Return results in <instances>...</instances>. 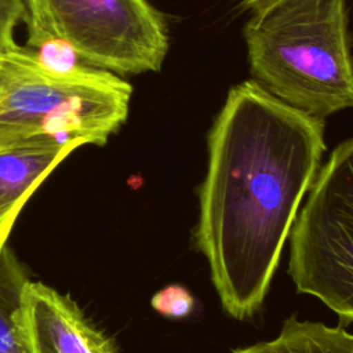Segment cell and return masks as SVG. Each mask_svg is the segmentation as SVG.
Wrapping results in <instances>:
<instances>
[{
    "label": "cell",
    "mask_w": 353,
    "mask_h": 353,
    "mask_svg": "<svg viewBox=\"0 0 353 353\" xmlns=\"http://www.w3.org/2000/svg\"><path fill=\"white\" fill-rule=\"evenodd\" d=\"M324 119L255 80L232 87L208 132L194 245L223 310L244 320L262 306L325 150Z\"/></svg>",
    "instance_id": "6da1fadb"
},
{
    "label": "cell",
    "mask_w": 353,
    "mask_h": 353,
    "mask_svg": "<svg viewBox=\"0 0 353 353\" xmlns=\"http://www.w3.org/2000/svg\"><path fill=\"white\" fill-rule=\"evenodd\" d=\"M243 36L254 80L280 101L321 119L353 106L346 0H274Z\"/></svg>",
    "instance_id": "7a4b0ae2"
},
{
    "label": "cell",
    "mask_w": 353,
    "mask_h": 353,
    "mask_svg": "<svg viewBox=\"0 0 353 353\" xmlns=\"http://www.w3.org/2000/svg\"><path fill=\"white\" fill-rule=\"evenodd\" d=\"M132 85L95 66L44 68L15 46L0 62V150L33 141L103 145L127 120Z\"/></svg>",
    "instance_id": "3957f363"
},
{
    "label": "cell",
    "mask_w": 353,
    "mask_h": 353,
    "mask_svg": "<svg viewBox=\"0 0 353 353\" xmlns=\"http://www.w3.org/2000/svg\"><path fill=\"white\" fill-rule=\"evenodd\" d=\"M23 6L29 48L57 39L87 65L116 74L163 66L168 30L149 0H23Z\"/></svg>",
    "instance_id": "277c9868"
},
{
    "label": "cell",
    "mask_w": 353,
    "mask_h": 353,
    "mask_svg": "<svg viewBox=\"0 0 353 353\" xmlns=\"http://www.w3.org/2000/svg\"><path fill=\"white\" fill-rule=\"evenodd\" d=\"M288 273L299 292L353 321V138L317 171L291 229Z\"/></svg>",
    "instance_id": "5b68a950"
},
{
    "label": "cell",
    "mask_w": 353,
    "mask_h": 353,
    "mask_svg": "<svg viewBox=\"0 0 353 353\" xmlns=\"http://www.w3.org/2000/svg\"><path fill=\"white\" fill-rule=\"evenodd\" d=\"M22 327L30 353H117L68 294L40 281L23 287Z\"/></svg>",
    "instance_id": "8992f818"
},
{
    "label": "cell",
    "mask_w": 353,
    "mask_h": 353,
    "mask_svg": "<svg viewBox=\"0 0 353 353\" xmlns=\"http://www.w3.org/2000/svg\"><path fill=\"white\" fill-rule=\"evenodd\" d=\"M77 143L33 141L0 150V252L28 199Z\"/></svg>",
    "instance_id": "52a82bcc"
},
{
    "label": "cell",
    "mask_w": 353,
    "mask_h": 353,
    "mask_svg": "<svg viewBox=\"0 0 353 353\" xmlns=\"http://www.w3.org/2000/svg\"><path fill=\"white\" fill-rule=\"evenodd\" d=\"M232 353H353V334L342 327L301 321L292 316L284 321L274 339Z\"/></svg>",
    "instance_id": "ba28073f"
},
{
    "label": "cell",
    "mask_w": 353,
    "mask_h": 353,
    "mask_svg": "<svg viewBox=\"0 0 353 353\" xmlns=\"http://www.w3.org/2000/svg\"><path fill=\"white\" fill-rule=\"evenodd\" d=\"M28 276L6 245L0 252V353H30L22 327V291Z\"/></svg>",
    "instance_id": "9c48e42d"
},
{
    "label": "cell",
    "mask_w": 353,
    "mask_h": 353,
    "mask_svg": "<svg viewBox=\"0 0 353 353\" xmlns=\"http://www.w3.org/2000/svg\"><path fill=\"white\" fill-rule=\"evenodd\" d=\"M150 305L164 317L185 319L194 309V298L183 285L170 284L152 296Z\"/></svg>",
    "instance_id": "30bf717a"
},
{
    "label": "cell",
    "mask_w": 353,
    "mask_h": 353,
    "mask_svg": "<svg viewBox=\"0 0 353 353\" xmlns=\"http://www.w3.org/2000/svg\"><path fill=\"white\" fill-rule=\"evenodd\" d=\"M23 0H0V50L15 47L14 29L23 19Z\"/></svg>",
    "instance_id": "8fae6325"
},
{
    "label": "cell",
    "mask_w": 353,
    "mask_h": 353,
    "mask_svg": "<svg viewBox=\"0 0 353 353\" xmlns=\"http://www.w3.org/2000/svg\"><path fill=\"white\" fill-rule=\"evenodd\" d=\"M240 1V7L248 11H254L256 8H261L274 0H239Z\"/></svg>",
    "instance_id": "7c38bea8"
},
{
    "label": "cell",
    "mask_w": 353,
    "mask_h": 353,
    "mask_svg": "<svg viewBox=\"0 0 353 353\" xmlns=\"http://www.w3.org/2000/svg\"><path fill=\"white\" fill-rule=\"evenodd\" d=\"M3 51H4V50H0V62H1V55H3Z\"/></svg>",
    "instance_id": "4fadbf2b"
}]
</instances>
